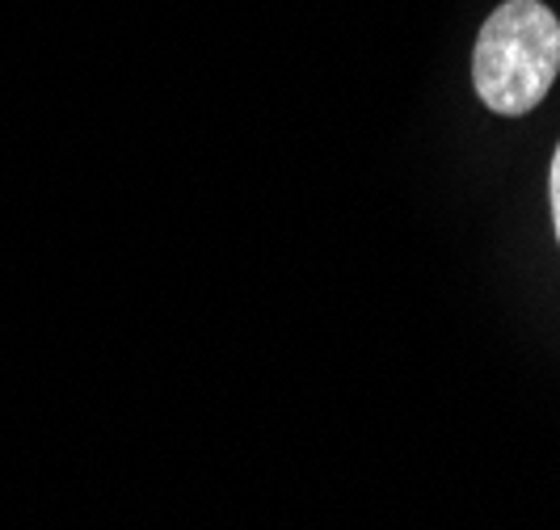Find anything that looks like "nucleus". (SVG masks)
<instances>
[{
  "label": "nucleus",
  "instance_id": "f03ea898",
  "mask_svg": "<svg viewBox=\"0 0 560 530\" xmlns=\"http://www.w3.org/2000/svg\"><path fill=\"white\" fill-rule=\"evenodd\" d=\"M548 190H552V227H557V240H560V148L557 156H552V181H548Z\"/></svg>",
  "mask_w": 560,
  "mask_h": 530
},
{
  "label": "nucleus",
  "instance_id": "f257e3e1",
  "mask_svg": "<svg viewBox=\"0 0 560 530\" xmlns=\"http://www.w3.org/2000/svg\"><path fill=\"white\" fill-rule=\"evenodd\" d=\"M560 72V22L539 0H505L477 34L472 84L493 114H532Z\"/></svg>",
  "mask_w": 560,
  "mask_h": 530
}]
</instances>
